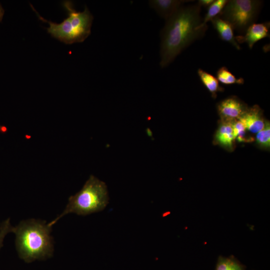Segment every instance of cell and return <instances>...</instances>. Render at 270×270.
Returning a JSON list of instances; mask_svg holds the SVG:
<instances>
[{"label": "cell", "mask_w": 270, "mask_h": 270, "mask_svg": "<svg viewBox=\"0 0 270 270\" xmlns=\"http://www.w3.org/2000/svg\"><path fill=\"white\" fill-rule=\"evenodd\" d=\"M198 4L182 6L166 20L160 32V66H168L186 47L202 38L208 29L202 25Z\"/></svg>", "instance_id": "cell-1"}, {"label": "cell", "mask_w": 270, "mask_h": 270, "mask_svg": "<svg viewBox=\"0 0 270 270\" xmlns=\"http://www.w3.org/2000/svg\"><path fill=\"white\" fill-rule=\"evenodd\" d=\"M51 226L41 220L22 222L12 232L16 235V244L19 256L27 262L44 260L53 252Z\"/></svg>", "instance_id": "cell-2"}, {"label": "cell", "mask_w": 270, "mask_h": 270, "mask_svg": "<svg viewBox=\"0 0 270 270\" xmlns=\"http://www.w3.org/2000/svg\"><path fill=\"white\" fill-rule=\"evenodd\" d=\"M63 6L68 17L61 23L57 24L44 19L31 6L41 20L49 24L47 31L52 37L66 44H72L84 42L90 34L94 17L88 8L85 6L83 12H77L72 2H64Z\"/></svg>", "instance_id": "cell-3"}, {"label": "cell", "mask_w": 270, "mask_h": 270, "mask_svg": "<svg viewBox=\"0 0 270 270\" xmlns=\"http://www.w3.org/2000/svg\"><path fill=\"white\" fill-rule=\"evenodd\" d=\"M108 203L107 186L105 182L91 175L82 188L70 196L63 212L48 224L51 226L62 217L69 213L86 216L103 210Z\"/></svg>", "instance_id": "cell-4"}, {"label": "cell", "mask_w": 270, "mask_h": 270, "mask_svg": "<svg viewBox=\"0 0 270 270\" xmlns=\"http://www.w3.org/2000/svg\"><path fill=\"white\" fill-rule=\"evenodd\" d=\"M258 0H230L218 16L229 22L238 32L243 34L254 23L262 6Z\"/></svg>", "instance_id": "cell-5"}, {"label": "cell", "mask_w": 270, "mask_h": 270, "mask_svg": "<svg viewBox=\"0 0 270 270\" xmlns=\"http://www.w3.org/2000/svg\"><path fill=\"white\" fill-rule=\"evenodd\" d=\"M248 108L245 103L235 96L228 98L218 105L221 120H238Z\"/></svg>", "instance_id": "cell-6"}, {"label": "cell", "mask_w": 270, "mask_h": 270, "mask_svg": "<svg viewBox=\"0 0 270 270\" xmlns=\"http://www.w3.org/2000/svg\"><path fill=\"white\" fill-rule=\"evenodd\" d=\"M270 22L254 23L246 30L244 34L235 36L239 44L246 43L250 48L258 40L270 37Z\"/></svg>", "instance_id": "cell-7"}, {"label": "cell", "mask_w": 270, "mask_h": 270, "mask_svg": "<svg viewBox=\"0 0 270 270\" xmlns=\"http://www.w3.org/2000/svg\"><path fill=\"white\" fill-rule=\"evenodd\" d=\"M238 120L244 124L248 131L253 134H257L265 126L262 111L257 105L248 108Z\"/></svg>", "instance_id": "cell-8"}, {"label": "cell", "mask_w": 270, "mask_h": 270, "mask_svg": "<svg viewBox=\"0 0 270 270\" xmlns=\"http://www.w3.org/2000/svg\"><path fill=\"white\" fill-rule=\"evenodd\" d=\"M150 8L166 20L178 11L184 3L188 0H150L148 1Z\"/></svg>", "instance_id": "cell-9"}, {"label": "cell", "mask_w": 270, "mask_h": 270, "mask_svg": "<svg viewBox=\"0 0 270 270\" xmlns=\"http://www.w3.org/2000/svg\"><path fill=\"white\" fill-rule=\"evenodd\" d=\"M210 22L220 39L230 43L238 50L241 49L234 36V28L229 22L218 16L213 18Z\"/></svg>", "instance_id": "cell-10"}, {"label": "cell", "mask_w": 270, "mask_h": 270, "mask_svg": "<svg viewBox=\"0 0 270 270\" xmlns=\"http://www.w3.org/2000/svg\"><path fill=\"white\" fill-rule=\"evenodd\" d=\"M216 142L221 146L232 150L234 142V138L230 120H221L216 134Z\"/></svg>", "instance_id": "cell-11"}, {"label": "cell", "mask_w": 270, "mask_h": 270, "mask_svg": "<svg viewBox=\"0 0 270 270\" xmlns=\"http://www.w3.org/2000/svg\"><path fill=\"white\" fill-rule=\"evenodd\" d=\"M198 74L202 82L213 98L216 96L218 92L224 90V88L220 86L216 78L213 75L201 68L198 70Z\"/></svg>", "instance_id": "cell-12"}, {"label": "cell", "mask_w": 270, "mask_h": 270, "mask_svg": "<svg viewBox=\"0 0 270 270\" xmlns=\"http://www.w3.org/2000/svg\"><path fill=\"white\" fill-rule=\"evenodd\" d=\"M245 266L232 256L226 258L220 256L215 270H245Z\"/></svg>", "instance_id": "cell-13"}, {"label": "cell", "mask_w": 270, "mask_h": 270, "mask_svg": "<svg viewBox=\"0 0 270 270\" xmlns=\"http://www.w3.org/2000/svg\"><path fill=\"white\" fill-rule=\"evenodd\" d=\"M216 78L218 82L224 84H242L244 82L242 78H236L225 66H222L218 70Z\"/></svg>", "instance_id": "cell-14"}, {"label": "cell", "mask_w": 270, "mask_h": 270, "mask_svg": "<svg viewBox=\"0 0 270 270\" xmlns=\"http://www.w3.org/2000/svg\"><path fill=\"white\" fill-rule=\"evenodd\" d=\"M230 122L234 140H236L239 142H249L254 140L252 138L247 136V130L240 120H230Z\"/></svg>", "instance_id": "cell-15"}, {"label": "cell", "mask_w": 270, "mask_h": 270, "mask_svg": "<svg viewBox=\"0 0 270 270\" xmlns=\"http://www.w3.org/2000/svg\"><path fill=\"white\" fill-rule=\"evenodd\" d=\"M228 0H214L212 4L208 7V10L203 20L202 24L207 25V22L211 21L218 16L226 4Z\"/></svg>", "instance_id": "cell-16"}, {"label": "cell", "mask_w": 270, "mask_h": 270, "mask_svg": "<svg viewBox=\"0 0 270 270\" xmlns=\"http://www.w3.org/2000/svg\"><path fill=\"white\" fill-rule=\"evenodd\" d=\"M256 142L257 144L264 148L270 147V124L269 122H265L264 128L256 134Z\"/></svg>", "instance_id": "cell-17"}, {"label": "cell", "mask_w": 270, "mask_h": 270, "mask_svg": "<svg viewBox=\"0 0 270 270\" xmlns=\"http://www.w3.org/2000/svg\"><path fill=\"white\" fill-rule=\"evenodd\" d=\"M12 226L10 223V219L4 220L0 225V249L3 245V242L6 235L12 232Z\"/></svg>", "instance_id": "cell-18"}, {"label": "cell", "mask_w": 270, "mask_h": 270, "mask_svg": "<svg viewBox=\"0 0 270 270\" xmlns=\"http://www.w3.org/2000/svg\"><path fill=\"white\" fill-rule=\"evenodd\" d=\"M214 0H199L198 4L200 6L208 8L212 4Z\"/></svg>", "instance_id": "cell-19"}, {"label": "cell", "mask_w": 270, "mask_h": 270, "mask_svg": "<svg viewBox=\"0 0 270 270\" xmlns=\"http://www.w3.org/2000/svg\"><path fill=\"white\" fill-rule=\"evenodd\" d=\"M4 14V10L0 4V22L2 20Z\"/></svg>", "instance_id": "cell-20"}]
</instances>
